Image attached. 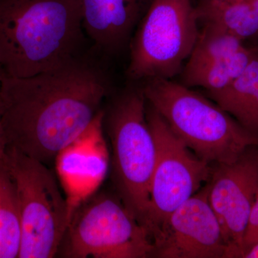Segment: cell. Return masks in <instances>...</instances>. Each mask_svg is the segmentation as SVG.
I'll list each match as a JSON object with an SVG mask.
<instances>
[{
  "label": "cell",
  "instance_id": "cell-1",
  "mask_svg": "<svg viewBox=\"0 0 258 258\" xmlns=\"http://www.w3.org/2000/svg\"><path fill=\"white\" fill-rule=\"evenodd\" d=\"M108 83L101 66L85 55L30 77L5 76L0 120L8 147L52 164L89 128Z\"/></svg>",
  "mask_w": 258,
  "mask_h": 258
},
{
  "label": "cell",
  "instance_id": "cell-2",
  "mask_svg": "<svg viewBox=\"0 0 258 258\" xmlns=\"http://www.w3.org/2000/svg\"><path fill=\"white\" fill-rule=\"evenodd\" d=\"M79 0H0V68L28 78L80 55L84 39Z\"/></svg>",
  "mask_w": 258,
  "mask_h": 258
},
{
  "label": "cell",
  "instance_id": "cell-3",
  "mask_svg": "<svg viewBox=\"0 0 258 258\" xmlns=\"http://www.w3.org/2000/svg\"><path fill=\"white\" fill-rule=\"evenodd\" d=\"M147 103L190 150L208 164H230L258 147V137L214 102L169 79L144 81Z\"/></svg>",
  "mask_w": 258,
  "mask_h": 258
},
{
  "label": "cell",
  "instance_id": "cell-4",
  "mask_svg": "<svg viewBox=\"0 0 258 258\" xmlns=\"http://www.w3.org/2000/svg\"><path fill=\"white\" fill-rule=\"evenodd\" d=\"M106 124L117 195L145 226L157 148L148 123L147 99L142 88H128L115 98L106 115Z\"/></svg>",
  "mask_w": 258,
  "mask_h": 258
},
{
  "label": "cell",
  "instance_id": "cell-5",
  "mask_svg": "<svg viewBox=\"0 0 258 258\" xmlns=\"http://www.w3.org/2000/svg\"><path fill=\"white\" fill-rule=\"evenodd\" d=\"M152 236L119 197L101 191L71 212L57 255L69 258L154 257Z\"/></svg>",
  "mask_w": 258,
  "mask_h": 258
},
{
  "label": "cell",
  "instance_id": "cell-6",
  "mask_svg": "<svg viewBox=\"0 0 258 258\" xmlns=\"http://www.w3.org/2000/svg\"><path fill=\"white\" fill-rule=\"evenodd\" d=\"M5 161L18 195L22 237L18 258L57 256L71 211L55 176L43 163L7 147Z\"/></svg>",
  "mask_w": 258,
  "mask_h": 258
},
{
  "label": "cell",
  "instance_id": "cell-7",
  "mask_svg": "<svg viewBox=\"0 0 258 258\" xmlns=\"http://www.w3.org/2000/svg\"><path fill=\"white\" fill-rule=\"evenodd\" d=\"M198 25L191 0H153L129 44L128 79L171 80L180 74L196 43Z\"/></svg>",
  "mask_w": 258,
  "mask_h": 258
},
{
  "label": "cell",
  "instance_id": "cell-8",
  "mask_svg": "<svg viewBox=\"0 0 258 258\" xmlns=\"http://www.w3.org/2000/svg\"><path fill=\"white\" fill-rule=\"evenodd\" d=\"M147 118L157 148L145 223L152 236L176 209L210 179L212 168L190 150L147 101Z\"/></svg>",
  "mask_w": 258,
  "mask_h": 258
},
{
  "label": "cell",
  "instance_id": "cell-9",
  "mask_svg": "<svg viewBox=\"0 0 258 258\" xmlns=\"http://www.w3.org/2000/svg\"><path fill=\"white\" fill-rule=\"evenodd\" d=\"M154 257H228L221 226L208 200V186L176 209L152 235Z\"/></svg>",
  "mask_w": 258,
  "mask_h": 258
},
{
  "label": "cell",
  "instance_id": "cell-10",
  "mask_svg": "<svg viewBox=\"0 0 258 258\" xmlns=\"http://www.w3.org/2000/svg\"><path fill=\"white\" fill-rule=\"evenodd\" d=\"M208 200L221 226L228 257H240L249 213L258 192V151L252 147L230 164H215Z\"/></svg>",
  "mask_w": 258,
  "mask_h": 258
},
{
  "label": "cell",
  "instance_id": "cell-11",
  "mask_svg": "<svg viewBox=\"0 0 258 258\" xmlns=\"http://www.w3.org/2000/svg\"><path fill=\"white\" fill-rule=\"evenodd\" d=\"M153 0H79L84 31L102 53L114 55L129 47Z\"/></svg>",
  "mask_w": 258,
  "mask_h": 258
},
{
  "label": "cell",
  "instance_id": "cell-12",
  "mask_svg": "<svg viewBox=\"0 0 258 258\" xmlns=\"http://www.w3.org/2000/svg\"><path fill=\"white\" fill-rule=\"evenodd\" d=\"M208 93L244 128L258 137V47L238 78L223 89Z\"/></svg>",
  "mask_w": 258,
  "mask_h": 258
},
{
  "label": "cell",
  "instance_id": "cell-13",
  "mask_svg": "<svg viewBox=\"0 0 258 258\" xmlns=\"http://www.w3.org/2000/svg\"><path fill=\"white\" fill-rule=\"evenodd\" d=\"M199 23L215 25L242 41L258 38V18L249 0H198Z\"/></svg>",
  "mask_w": 258,
  "mask_h": 258
},
{
  "label": "cell",
  "instance_id": "cell-14",
  "mask_svg": "<svg viewBox=\"0 0 258 258\" xmlns=\"http://www.w3.org/2000/svg\"><path fill=\"white\" fill-rule=\"evenodd\" d=\"M256 47L244 46L235 53L192 68L181 71V84L187 87H201L208 91L223 89L240 76L252 60Z\"/></svg>",
  "mask_w": 258,
  "mask_h": 258
},
{
  "label": "cell",
  "instance_id": "cell-15",
  "mask_svg": "<svg viewBox=\"0 0 258 258\" xmlns=\"http://www.w3.org/2000/svg\"><path fill=\"white\" fill-rule=\"evenodd\" d=\"M21 237L16 187L4 157L0 161V258L18 257Z\"/></svg>",
  "mask_w": 258,
  "mask_h": 258
},
{
  "label": "cell",
  "instance_id": "cell-16",
  "mask_svg": "<svg viewBox=\"0 0 258 258\" xmlns=\"http://www.w3.org/2000/svg\"><path fill=\"white\" fill-rule=\"evenodd\" d=\"M196 43L183 69H192L220 60L245 46L244 42L210 24H203Z\"/></svg>",
  "mask_w": 258,
  "mask_h": 258
},
{
  "label": "cell",
  "instance_id": "cell-17",
  "mask_svg": "<svg viewBox=\"0 0 258 258\" xmlns=\"http://www.w3.org/2000/svg\"><path fill=\"white\" fill-rule=\"evenodd\" d=\"M258 242V192L254 199L253 205L249 213L247 226L242 239L241 245L240 257L247 251Z\"/></svg>",
  "mask_w": 258,
  "mask_h": 258
},
{
  "label": "cell",
  "instance_id": "cell-18",
  "mask_svg": "<svg viewBox=\"0 0 258 258\" xmlns=\"http://www.w3.org/2000/svg\"><path fill=\"white\" fill-rule=\"evenodd\" d=\"M7 147H8V144H7L6 138L2 126L1 120H0V161L4 159Z\"/></svg>",
  "mask_w": 258,
  "mask_h": 258
},
{
  "label": "cell",
  "instance_id": "cell-19",
  "mask_svg": "<svg viewBox=\"0 0 258 258\" xmlns=\"http://www.w3.org/2000/svg\"><path fill=\"white\" fill-rule=\"evenodd\" d=\"M242 257L258 258V242L244 252Z\"/></svg>",
  "mask_w": 258,
  "mask_h": 258
},
{
  "label": "cell",
  "instance_id": "cell-20",
  "mask_svg": "<svg viewBox=\"0 0 258 258\" xmlns=\"http://www.w3.org/2000/svg\"><path fill=\"white\" fill-rule=\"evenodd\" d=\"M249 1L258 18V0H249Z\"/></svg>",
  "mask_w": 258,
  "mask_h": 258
},
{
  "label": "cell",
  "instance_id": "cell-21",
  "mask_svg": "<svg viewBox=\"0 0 258 258\" xmlns=\"http://www.w3.org/2000/svg\"><path fill=\"white\" fill-rule=\"evenodd\" d=\"M5 76L4 72H3V70H2L1 68H0V84H1L2 80H3V77Z\"/></svg>",
  "mask_w": 258,
  "mask_h": 258
}]
</instances>
